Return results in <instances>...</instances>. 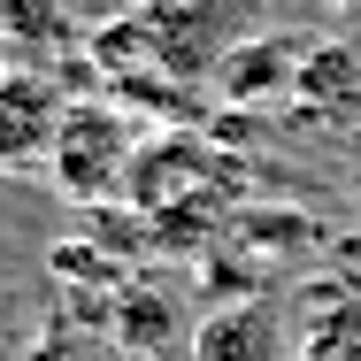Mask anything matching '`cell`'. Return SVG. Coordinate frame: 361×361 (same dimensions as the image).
Returning a JSON list of instances; mask_svg holds the SVG:
<instances>
[{
	"label": "cell",
	"instance_id": "277c9868",
	"mask_svg": "<svg viewBox=\"0 0 361 361\" xmlns=\"http://www.w3.org/2000/svg\"><path fill=\"white\" fill-rule=\"evenodd\" d=\"M192 361H292V323L269 292L223 300L192 323Z\"/></svg>",
	"mask_w": 361,
	"mask_h": 361
},
{
	"label": "cell",
	"instance_id": "52a82bcc",
	"mask_svg": "<svg viewBox=\"0 0 361 361\" xmlns=\"http://www.w3.org/2000/svg\"><path fill=\"white\" fill-rule=\"evenodd\" d=\"M70 16L62 0H0V39L8 47H70Z\"/></svg>",
	"mask_w": 361,
	"mask_h": 361
},
{
	"label": "cell",
	"instance_id": "7a4b0ae2",
	"mask_svg": "<svg viewBox=\"0 0 361 361\" xmlns=\"http://www.w3.org/2000/svg\"><path fill=\"white\" fill-rule=\"evenodd\" d=\"M254 16H262V0H139L154 70L177 85H216L231 47L254 39Z\"/></svg>",
	"mask_w": 361,
	"mask_h": 361
},
{
	"label": "cell",
	"instance_id": "8fae6325",
	"mask_svg": "<svg viewBox=\"0 0 361 361\" xmlns=\"http://www.w3.org/2000/svg\"><path fill=\"white\" fill-rule=\"evenodd\" d=\"M292 361H323V354H292Z\"/></svg>",
	"mask_w": 361,
	"mask_h": 361
},
{
	"label": "cell",
	"instance_id": "7c38bea8",
	"mask_svg": "<svg viewBox=\"0 0 361 361\" xmlns=\"http://www.w3.org/2000/svg\"><path fill=\"white\" fill-rule=\"evenodd\" d=\"M0 62H8V39H0Z\"/></svg>",
	"mask_w": 361,
	"mask_h": 361
},
{
	"label": "cell",
	"instance_id": "6da1fadb",
	"mask_svg": "<svg viewBox=\"0 0 361 361\" xmlns=\"http://www.w3.org/2000/svg\"><path fill=\"white\" fill-rule=\"evenodd\" d=\"M139 116L123 108V100H108V92H77L70 116H62V139L47 154V177H54V192L77 200V208H100V200H116V192H131V169H139Z\"/></svg>",
	"mask_w": 361,
	"mask_h": 361
},
{
	"label": "cell",
	"instance_id": "5b68a950",
	"mask_svg": "<svg viewBox=\"0 0 361 361\" xmlns=\"http://www.w3.org/2000/svg\"><path fill=\"white\" fill-rule=\"evenodd\" d=\"M300 62H307V47H300L292 31H254L246 47H231V62L216 70V85L231 92V100L262 108V100H285V92H300Z\"/></svg>",
	"mask_w": 361,
	"mask_h": 361
},
{
	"label": "cell",
	"instance_id": "3957f363",
	"mask_svg": "<svg viewBox=\"0 0 361 361\" xmlns=\"http://www.w3.org/2000/svg\"><path fill=\"white\" fill-rule=\"evenodd\" d=\"M77 92L39 62H0V169H47Z\"/></svg>",
	"mask_w": 361,
	"mask_h": 361
},
{
	"label": "cell",
	"instance_id": "9c48e42d",
	"mask_svg": "<svg viewBox=\"0 0 361 361\" xmlns=\"http://www.w3.org/2000/svg\"><path fill=\"white\" fill-rule=\"evenodd\" d=\"M323 361H361V338H346V346H338V354H323Z\"/></svg>",
	"mask_w": 361,
	"mask_h": 361
},
{
	"label": "cell",
	"instance_id": "30bf717a",
	"mask_svg": "<svg viewBox=\"0 0 361 361\" xmlns=\"http://www.w3.org/2000/svg\"><path fill=\"white\" fill-rule=\"evenodd\" d=\"M108 8H139V0H108Z\"/></svg>",
	"mask_w": 361,
	"mask_h": 361
},
{
	"label": "cell",
	"instance_id": "ba28073f",
	"mask_svg": "<svg viewBox=\"0 0 361 361\" xmlns=\"http://www.w3.org/2000/svg\"><path fill=\"white\" fill-rule=\"evenodd\" d=\"M354 85H361L354 47H307V62H300V92H315V100H346Z\"/></svg>",
	"mask_w": 361,
	"mask_h": 361
},
{
	"label": "cell",
	"instance_id": "8992f818",
	"mask_svg": "<svg viewBox=\"0 0 361 361\" xmlns=\"http://www.w3.org/2000/svg\"><path fill=\"white\" fill-rule=\"evenodd\" d=\"M116 338H123V354H169L177 338H185V315H177V300L154 285H131L116 300Z\"/></svg>",
	"mask_w": 361,
	"mask_h": 361
}]
</instances>
